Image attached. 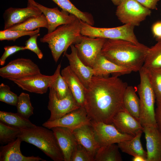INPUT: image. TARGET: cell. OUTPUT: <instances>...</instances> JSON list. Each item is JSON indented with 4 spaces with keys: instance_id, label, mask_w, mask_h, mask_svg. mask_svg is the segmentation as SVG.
Segmentation results:
<instances>
[{
    "instance_id": "cell-13",
    "label": "cell",
    "mask_w": 161,
    "mask_h": 161,
    "mask_svg": "<svg viewBox=\"0 0 161 161\" xmlns=\"http://www.w3.org/2000/svg\"><path fill=\"white\" fill-rule=\"evenodd\" d=\"M27 2L39 9L45 16L48 25L47 33L52 32L61 25L72 22L77 18L67 11L62 10L60 11L57 7L49 8L34 0H27Z\"/></svg>"
},
{
    "instance_id": "cell-4",
    "label": "cell",
    "mask_w": 161,
    "mask_h": 161,
    "mask_svg": "<svg viewBox=\"0 0 161 161\" xmlns=\"http://www.w3.org/2000/svg\"><path fill=\"white\" fill-rule=\"evenodd\" d=\"M20 130L18 137L22 141L36 146L54 161H64L63 154L52 130L37 126Z\"/></svg>"
},
{
    "instance_id": "cell-34",
    "label": "cell",
    "mask_w": 161,
    "mask_h": 161,
    "mask_svg": "<svg viewBox=\"0 0 161 161\" xmlns=\"http://www.w3.org/2000/svg\"><path fill=\"white\" fill-rule=\"evenodd\" d=\"M21 133L20 129L0 122V143L7 144L18 138Z\"/></svg>"
},
{
    "instance_id": "cell-37",
    "label": "cell",
    "mask_w": 161,
    "mask_h": 161,
    "mask_svg": "<svg viewBox=\"0 0 161 161\" xmlns=\"http://www.w3.org/2000/svg\"><path fill=\"white\" fill-rule=\"evenodd\" d=\"M71 161H95L94 157L78 143L72 154Z\"/></svg>"
},
{
    "instance_id": "cell-7",
    "label": "cell",
    "mask_w": 161,
    "mask_h": 161,
    "mask_svg": "<svg viewBox=\"0 0 161 161\" xmlns=\"http://www.w3.org/2000/svg\"><path fill=\"white\" fill-rule=\"evenodd\" d=\"M115 13L123 24L135 27L139 26L147 16H150L151 11L136 0H122L117 6Z\"/></svg>"
},
{
    "instance_id": "cell-9",
    "label": "cell",
    "mask_w": 161,
    "mask_h": 161,
    "mask_svg": "<svg viewBox=\"0 0 161 161\" xmlns=\"http://www.w3.org/2000/svg\"><path fill=\"white\" fill-rule=\"evenodd\" d=\"M41 73L38 66L31 59L18 58L10 61L0 68V76L3 78L19 79Z\"/></svg>"
},
{
    "instance_id": "cell-10",
    "label": "cell",
    "mask_w": 161,
    "mask_h": 161,
    "mask_svg": "<svg viewBox=\"0 0 161 161\" xmlns=\"http://www.w3.org/2000/svg\"><path fill=\"white\" fill-rule=\"evenodd\" d=\"M49 102L47 108L50 115L48 120L53 121L58 119L68 113L80 107L77 103L69 90L65 97L60 99L55 90L49 88Z\"/></svg>"
},
{
    "instance_id": "cell-43",
    "label": "cell",
    "mask_w": 161,
    "mask_h": 161,
    "mask_svg": "<svg viewBox=\"0 0 161 161\" xmlns=\"http://www.w3.org/2000/svg\"><path fill=\"white\" fill-rule=\"evenodd\" d=\"M133 161H147L146 159L144 157L139 155L133 157Z\"/></svg>"
},
{
    "instance_id": "cell-12",
    "label": "cell",
    "mask_w": 161,
    "mask_h": 161,
    "mask_svg": "<svg viewBox=\"0 0 161 161\" xmlns=\"http://www.w3.org/2000/svg\"><path fill=\"white\" fill-rule=\"evenodd\" d=\"M91 122L85 108L80 107L58 119L47 120L42 124V126L49 129L55 127H64L72 131L84 125L91 124Z\"/></svg>"
},
{
    "instance_id": "cell-23",
    "label": "cell",
    "mask_w": 161,
    "mask_h": 161,
    "mask_svg": "<svg viewBox=\"0 0 161 161\" xmlns=\"http://www.w3.org/2000/svg\"><path fill=\"white\" fill-rule=\"evenodd\" d=\"M92 68L94 75L96 76H109L110 74L119 76L132 72L129 69L120 66L111 61L101 54L97 58Z\"/></svg>"
},
{
    "instance_id": "cell-30",
    "label": "cell",
    "mask_w": 161,
    "mask_h": 161,
    "mask_svg": "<svg viewBox=\"0 0 161 161\" xmlns=\"http://www.w3.org/2000/svg\"><path fill=\"white\" fill-rule=\"evenodd\" d=\"M148 48L142 67L148 70L161 68V40Z\"/></svg>"
},
{
    "instance_id": "cell-42",
    "label": "cell",
    "mask_w": 161,
    "mask_h": 161,
    "mask_svg": "<svg viewBox=\"0 0 161 161\" xmlns=\"http://www.w3.org/2000/svg\"><path fill=\"white\" fill-rule=\"evenodd\" d=\"M157 105L155 110V118L157 127L161 132V104H157Z\"/></svg>"
},
{
    "instance_id": "cell-27",
    "label": "cell",
    "mask_w": 161,
    "mask_h": 161,
    "mask_svg": "<svg viewBox=\"0 0 161 161\" xmlns=\"http://www.w3.org/2000/svg\"><path fill=\"white\" fill-rule=\"evenodd\" d=\"M62 10L73 14L81 21L93 26L95 22L92 15L89 13L82 11L77 8L70 0H51Z\"/></svg>"
},
{
    "instance_id": "cell-24",
    "label": "cell",
    "mask_w": 161,
    "mask_h": 161,
    "mask_svg": "<svg viewBox=\"0 0 161 161\" xmlns=\"http://www.w3.org/2000/svg\"><path fill=\"white\" fill-rule=\"evenodd\" d=\"M143 132L140 131L131 139L117 143L119 148L122 152L133 157L140 156L147 160V152L143 149L141 142Z\"/></svg>"
},
{
    "instance_id": "cell-26",
    "label": "cell",
    "mask_w": 161,
    "mask_h": 161,
    "mask_svg": "<svg viewBox=\"0 0 161 161\" xmlns=\"http://www.w3.org/2000/svg\"><path fill=\"white\" fill-rule=\"evenodd\" d=\"M0 121L4 123L20 129L30 128L36 126L28 119L18 113L0 111Z\"/></svg>"
},
{
    "instance_id": "cell-40",
    "label": "cell",
    "mask_w": 161,
    "mask_h": 161,
    "mask_svg": "<svg viewBox=\"0 0 161 161\" xmlns=\"http://www.w3.org/2000/svg\"><path fill=\"white\" fill-rule=\"evenodd\" d=\"M151 30L157 41L161 40V21L155 22L152 25Z\"/></svg>"
},
{
    "instance_id": "cell-5",
    "label": "cell",
    "mask_w": 161,
    "mask_h": 161,
    "mask_svg": "<svg viewBox=\"0 0 161 161\" xmlns=\"http://www.w3.org/2000/svg\"><path fill=\"white\" fill-rule=\"evenodd\" d=\"M139 72L140 82L137 90L140 104L139 121L143 126L147 124L157 126L154 106L156 100L155 95L146 70L142 67Z\"/></svg>"
},
{
    "instance_id": "cell-17",
    "label": "cell",
    "mask_w": 161,
    "mask_h": 161,
    "mask_svg": "<svg viewBox=\"0 0 161 161\" xmlns=\"http://www.w3.org/2000/svg\"><path fill=\"white\" fill-rule=\"evenodd\" d=\"M70 47L71 52L69 54L65 53V55L69 61L71 69L86 88L94 75V71L92 68L86 66L81 61L74 45H71Z\"/></svg>"
},
{
    "instance_id": "cell-2",
    "label": "cell",
    "mask_w": 161,
    "mask_h": 161,
    "mask_svg": "<svg viewBox=\"0 0 161 161\" xmlns=\"http://www.w3.org/2000/svg\"><path fill=\"white\" fill-rule=\"evenodd\" d=\"M148 47L122 39H107L101 54L107 59L132 72H139L142 67Z\"/></svg>"
},
{
    "instance_id": "cell-21",
    "label": "cell",
    "mask_w": 161,
    "mask_h": 161,
    "mask_svg": "<svg viewBox=\"0 0 161 161\" xmlns=\"http://www.w3.org/2000/svg\"><path fill=\"white\" fill-rule=\"evenodd\" d=\"M72 131L78 143L84 147L95 157L100 146L91 124L84 125Z\"/></svg>"
},
{
    "instance_id": "cell-15",
    "label": "cell",
    "mask_w": 161,
    "mask_h": 161,
    "mask_svg": "<svg viewBox=\"0 0 161 161\" xmlns=\"http://www.w3.org/2000/svg\"><path fill=\"white\" fill-rule=\"evenodd\" d=\"M42 14L39 9L28 2L25 8L10 7L4 11L3 14L4 30L22 23L31 17L38 16Z\"/></svg>"
},
{
    "instance_id": "cell-16",
    "label": "cell",
    "mask_w": 161,
    "mask_h": 161,
    "mask_svg": "<svg viewBox=\"0 0 161 161\" xmlns=\"http://www.w3.org/2000/svg\"><path fill=\"white\" fill-rule=\"evenodd\" d=\"M143 127L146 141L147 161H161V132L155 125L147 124Z\"/></svg>"
},
{
    "instance_id": "cell-39",
    "label": "cell",
    "mask_w": 161,
    "mask_h": 161,
    "mask_svg": "<svg viewBox=\"0 0 161 161\" xmlns=\"http://www.w3.org/2000/svg\"><path fill=\"white\" fill-rule=\"evenodd\" d=\"M4 52L0 58V64L3 65L7 58L10 55L21 50H26L25 46L14 45L6 46L4 47Z\"/></svg>"
},
{
    "instance_id": "cell-33",
    "label": "cell",
    "mask_w": 161,
    "mask_h": 161,
    "mask_svg": "<svg viewBox=\"0 0 161 161\" xmlns=\"http://www.w3.org/2000/svg\"><path fill=\"white\" fill-rule=\"evenodd\" d=\"M146 70L155 95L157 104H161V68Z\"/></svg>"
},
{
    "instance_id": "cell-28",
    "label": "cell",
    "mask_w": 161,
    "mask_h": 161,
    "mask_svg": "<svg viewBox=\"0 0 161 161\" xmlns=\"http://www.w3.org/2000/svg\"><path fill=\"white\" fill-rule=\"evenodd\" d=\"M48 27L47 19L42 13L38 16L31 17L23 22L13 26L7 30L30 31L41 27L47 29Z\"/></svg>"
},
{
    "instance_id": "cell-1",
    "label": "cell",
    "mask_w": 161,
    "mask_h": 161,
    "mask_svg": "<svg viewBox=\"0 0 161 161\" xmlns=\"http://www.w3.org/2000/svg\"><path fill=\"white\" fill-rule=\"evenodd\" d=\"M127 86L117 75H94L86 89L84 106L91 121L112 124L114 116L124 108L123 97Z\"/></svg>"
},
{
    "instance_id": "cell-44",
    "label": "cell",
    "mask_w": 161,
    "mask_h": 161,
    "mask_svg": "<svg viewBox=\"0 0 161 161\" xmlns=\"http://www.w3.org/2000/svg\"><path fill=\"white\" fill-rule=\"evenodd\" d=\"M113 4L117 6H118L121 3L122 0H111Z\"/></svg>"
},
{
    "instance_id": "cell-19",
    "label": "cell",
    "mask_w": 161,
    "mask_h": 161,
    "mask_svg": "<svg viewBox=\"0 0 161 161\" xmlns=\"http://www.w3.org/2000/svg\"><path fill=\"white\" fill-rule=\"evenodd\" d=\"M51 129L62 151L64 161H71L72 154L78 144L72 131L63 127H55Z\"/></svg>"
},
{
    "instance_id": "cell-14",
    "label": "cell",
    "mask_w": 161,
    "mask_h": 161,
    "mask_svg": "<svg viewBox=\"0 0 161 161\" xmlns=\"http://www.w3.org/2000/svg\"><path fill=\"white\" fill-rule=\"evenodd\" d=\"M54 75H47L41 73L17 79H11L23 90L37 94L46 93L49 88Z\"/></svg>"
},
{
    "instance_id": "cell-32",
    "label": "cell",
    "mask_w": 161,
    "mask_h": 161,
    "mask_svg": "<svg viewBox=\"0 0 161 161\" xmlns=\"http://www.w3.org/2000/svg\"><path fill=\"white\" fill-rule=\"evenodd\" d=\"M16 106L17 113L26 118L28 119L33 114L34 108L27 93L22 92L18 96Z\"/></svg>"
},
{
    "instance_id": "cell-20",
    "label": "cell",
    "mask_w": 161,
    "mask_h": 161,
    "mask_svg": "<svg viewBox=\"0 0 161 161\" xmlns=\"http://www.w3.org/2000/svg\"><path fill=\"white\" fill-rule=\"evenodd\" d=\"M22 140L18 137L15 140L0 148V161H46L38 156H26L21 151Z\"/></svg>"
},
{
    "instance_id": "cell-38",
    "label": "cell",
    "mask_w": 161,
    "mask_h": 161,
    "mask_svg": "<svg viewBox=\"0 0 161 161\" xmlns=\"http://www.w3.org/2000/svg\"><path fill=\"white\" fill-rule=\"evenodd\" d=\"M40 35L38 33L30 36V38L27 40L25 43V47L26 49H28L35 53L39 59L42 58L43 54L38 47L37 40L38 37Z\"/></svg>"
},
{
    "instance_id": "cell-36",
    "label": "cell",
    "mask_w": 161,
    "mask_h": 161,
    "mask_svg": "<svg viewBox=\"0 0 161 161\" xmlns=\"http://www.w3.org/2000/svg\"><path fill=\"white\" fill-rule=\"evenodd\" d=\"M18 96L12 92L8 85L2 83L0 85V101L8 104L16 106Z\"/></svg>"
},
{
    "instance_id": "cell-6",
    "label": "cell",
    "mask_w": 161,
    "mask_h": 161,
    "mask_svg": "<svg viewBox=\"0 0 161 161\" xmlns=\"http://www.w3.org/2000/svg\"><path fill=\"white\" fill-rule=\"evenodd\" d=\"M82 35L92 38H101L107 39H122L136 44L139 43L134 34V26L130 24L113 28L93 27L80 20Z\"/></svg>"
},
{
    "instance_id": "cell-25",
    "label": "cell",
    "mask_w": 161,
    "mask_h": 161,
    "mask_svg": "<svg viewBox=\"0 0 161 161\" xmlns=\"http://www.w3.org/2000/svg\"><path fill=\"white\" fill-rule=\"evenodd\" d=\"M123 105L124 109L139 121L140 99L136 93L135 89L132 86H128L125 90L123 97Z\"/></svg>"
},
{
    "instance_id": "cell-3",
    "label": "cell",
    "mask_w": 161,
    "mask_h": 161,
    "mask_svg": "<svg viewBox=\"0 0 161 161\" xmlns=\"http://www.w3.org/2000/svg\"><path fill=\"white\" fill-rule=\"evenodd\" d=\"M80 20L77 18L69 24L61 25L40 38L41 42L47 43L53 60L57 63L62 54L72 44L80 39Z\"/></svg>"
},
{
    "instance_id": "cell-41",
    "label": "cell",
    "mask_w": 161,
    "mask_h": 161,
    "mask_svg": "<svg viewBox=\"0 0 161 161\" xmlns=\"http://www.w3.org/2000/svg\"><path fill=\"white\" fill-rule=\"evenodd\" d=\"M144 7L149 9L157 10V3L160 0H136Z\"/></svg>"
},
{
    "instance_id": "cell-18",
    "label": "cell",
    "mask_w": 161,
    "mask_h": 161,
    "mask_svg": "<svg viewBox=\"0 0 161 161\" xmlns=\"http://www.w3.org/2000/svg\"><path fill=\"white\" fill-rule=\"evenodd\" d=\"M112 124L120 132L133 136L140 131H143V127L140 121L124 108L114 116Z\"/></svg>"
},
{
    "instance_id": "cell-8",
    "label": "cell",
    "mask_w": 161,
    "mask_h": 161,
    "mask_svg": "<svg viewBox=\"0 0 161 161\" xmlns=\"http://www.w3.org/2000/svg\"><path fill=\"white\" fill-rule=\"evenodd\" d=\"M107 39L92 38L82 35L80 41L74 45L78 55L86 66L92 68Z\"/></svg>"
},
{
    "instance_id": "cell-31",
    "label": "cell",
    "mask_w": 161,
    "mask_h": 161,
    "mask_svg": "<svg viewBox=\"0 0 161 161\" xmlns=\"http://www.w3.org/2000/svg\"><path fill=\"white\" fill-rule=\"evenodd\" d=\"M61 67V65L59 64L53 74L54 78L49 87L55 90L60 99L66 97L69 91L67 83L60 72Z\"/></svg>"
},
{
    "instance_id": "cell-29",
    "label": "cell",
    "mask_w": 161,
    "mask_h": 161,
    "mask_svg": "<svg viewBox=\"0 0 161 161\" xmlns=\"http://www.w3.org/2000/svg\"><path fill=\"white\" fill-rule=\"evenodd\" d=\"M118 145L111 144L100 147L94 157L95 161H122Z\"/></svg>"
},
{
    "instance_id": "cell-22",
    "label": "cell",
    "mask_w": 161,
    "mask_h": 161,
    "mask_svg": "<svg viewBox=\"0 0 161 161\" xmlns=\"http://www.w3.org/2000/svg\"><path fill=\"white\" fill-rule=\"evenodd\" d=\"M61 73L77 103L80 107H84L86 89L85 86L69 65L62 69Z\"/></svg>"
},
{
    "instance_id": "cell-35",
    "label": "cell",
    "mask_w": 161,
    "mask_h": 161,
    "mask_svg": "<svg viewBox=\"0 0 161 161\" xmlns=\"http://www.w3.org/2000/svg\"><path fill=\"white\" fill-rule=\"evenodd\" d=\"M40 28L32 31L11 30H8L0 31V40L13 41H15L17 39L24 36H30L39 33Z\"/></svg>"
},
{
    "instance_id": "cell-11",
    "label": "cell",
    "mask_w": 161,
    "mask_h": 161,
    "mask_svg": "<svg viewBox=\"0 0 161 161\" xmlns=\"http://www.w3.org/2000/svg\"><path fill=\"white\" fill-rule=\"evenodd\" d=\"M91 123L100 147L118 143L134 137L120 132L112 124L94 121Z\"/></svg>"
}]
</instances>
